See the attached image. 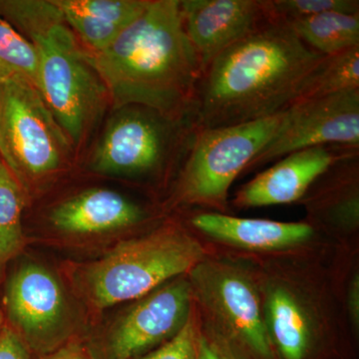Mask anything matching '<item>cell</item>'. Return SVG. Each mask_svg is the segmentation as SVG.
I'll return each instance as SVG.
<instances>
[{
	"mask_svg": "<svg viewBox=\"0 0 359 359\" xmlns=\"http://www.w3.org/2000/svg\"><path fill=\"white\" fill-rule=\"evenodd\" d=\"M325 56L287 21L271 16L202 73L193 106L196 128L233 126L287 110Z\"/></svg>",
	"mask_w": 359,
	"mask_h": 359,
	"instance_id": "1",
	"label": "cell"
},
{
	"mask_svg": "<svg viewBox=\"0 0 359 359\" xmlns=\"http://www.w3.org/2000/svg\"><path fill=\"white\" fill-rule=\"evenodd\" d=\"M88 53L117 109L138 106L167 117L193 116L202 69L179 0H150L113 43Z\"/></svg>",
	"mask_w": 359,
	"mask_h": 359,
	"instance_id": "2",
	"label": "cell"
},
{
	"mask_svg": "<svg viewBox=\"0 0 359 359\" xmlns=\"http://www.w3.org/2000/svg\"><path fill=\"white\" fill-rule=\"evenodd\" d=\"M204 248L188 231L168 226L124 241L73 275L82 299L97 311L136 301L205 261Z\"/></svg>",
	"mask_w": 359,
	"mask_h": 359,
	"instance_id": "3",
	"label": "cell"
},
{
	"mask_svg": "<svg viewBox=\"0 0 359 359\" xmlns=\"http://www.w3.org/2000/svg\"><path fill=\"white\" fill-rule=\"evenodd\" d=\"M28 41L39 54L37 89L71 143H79L109 99L88 51L65 20Z\"/></svg>",
	"mask_w": 359,
	"mask_h": 359,
	"instance_id": "4",
	"label": "cell"
},
{
	"mask_svg": "<svg viewBox=\"0 0 359 359\" xmlns=\"http://www.w3.org/2000/svg\"><path fill=\"white\" fill-rule=\"evenodd\" d=\"M283 112L233 126L197 129L180 176L182 204L224 211L233 182L275 136Z\"/></svg>",
	"mask_w": 359,
	"mask_h": 359,
	"instance_id": "5",
	"label": "cell"
},
{
	"mask_svg": "<svg viewBox=\"0 0 359 359\" xmlns=\"http://www.w3.org/2000/svg\"><path fill=\"white\" fill-rule=\"evenodd\" d=\"M71 144L34 85L0 81V161L21 187L57 172Z\"/></svg>",
	"mask_w": 359,
	"mask_h": 359,
	"instance_id": "6",
	"label": "cell"
},
{
	"mask_svg": "<svg viewBox=\"0 0 359 359\" xmlns=\"http://www.w3.org/2000/svg\"><path fill=\"white\" fill-rule=\"evenodd\" d=\"M4 308L14 332L39 351L55 346L74 325L62 283L50 269L34 262L21 264L7 280Z\"/></svg>",
	"mask_w": 359,
	"mask_h": 359,
	"instance_id": "7",
	"label": "cell"
},
{
	"mask_svg": "<svg viewBox=\"0 0 359 359\" xmlns=\"http://www.w3.org/2000/svg\"><path fill=\"white\" fill-rule=\"evenodd\" d=\"M359 147V89L309 99L283 111L278 131L248 169L304 149Z\"/></svg>",
	"mask_w": 359,
	"mask_h": 359,
	"instance_id": "8",
	"label": "cell"
},
{
	"mask_svg": "<svg viewBox=\"0 0 359 359\" xmlns=\"http://www.w3.org/2000/svg\"><path fill=\"white\" fill-rule=\"evenodd\" d=\"M111 120L92 158L97 173L142 176L165 164L175 143V124L184 118L167 117L148 108H122Z\"/></svg>",
	"mask_w": 359,
	"mask_h": 359,
	"instance_id": "9",
	"label": "cell"
},
{
	"mask_svg": "<svg viewBox=\"0 0 359 359\" xmlns=\"http://www.w3.org/2000/svg\"><path fill=\"white\" fill-rule=\"evenodd\" d=\"M192 283L176 278L136 299L108 327L104 337L107 359H134L186 325L192 311Z\"/></svg>",
	"mask_w": 359,
	"mask_h": 359,
	"instance_id": "10",
	"label": "cell"
},
{
	"mask_svg": "<svg viewBox=\"0 0 359 359\" xmlns=\"http://www.w3.org/2000/svg\"><path fill=\"white\" fill-rule=\"evenodd\" d=\"M192 287L229 334L261 359H273L271 337L254 283L244 271L202 262L191 271Z\"/></svg>",
	"mask_w": 359,
	"mask_h": 359,
	"instance_id": "11",
	"label": "cell"
},
{
	"mask_svg": "<svg viewBox=\"0 0 359 359\" xmlns=\"http://www.w3.org/2000/svg\"><path fill=\"white\" fill-rule=\"evenodd\" d=\"M180 6L202 73L222 52L271 18L268 1L262 0H184Z\"/></svg>",
	"mask_w": 359,
	"mask_h": 359,
	"instance_id": "12",
	"label": "cell"
},
{
	"mask_svg": "<svg viewBox=\"0 0 359 359\" xmlns=\"http://www.w3.org/2000/svg\"><path fill=\"white\" fill-rule=\"evenodd\" d=\"M354 155L355 151L337 152L327 146L290 153L245 184L238 191L233 204L240 208H257L297 202L316 180Z\"/></svg>",
	"mask_w": 359,
	"mask_h": 359,
	"instance_id": "13",
	"label": "cell"
},
{
	"mask_svg": "<svg viewBox=\"0 0 359 359\" xmlns=\"http://www.w3.org/2000/svg\"><path fill=\"white\" fill-rule=\"evenodd\" d=\"M143 218L139 205L108 189L85 191L61 203L50 215L51 224L71 235L110 233L134 226Z\"/></svg>",
	"mask_w": 359,
	"mask_h": 359,
	"instance_id": "14",
	"label": "cell"
},
{
	"mask_svg": "<svg viewBox=\"0 0 359 359\" xmlns=\"http://www.w3.org/2000/svg\"><path fill=\"white\" fill-rule=\"evenodd\" d=\"M88 52L103 50L147 8L150 0H54Z\"/></svg>",
	"mask_w": 359,
	"mask_h": 359,
	"instance_id": "15",
	"label": "cell"
},
{
	"mask_svg": "<svg viewBox=\"0 0 359 359\" xmlns=\"http://www.w3.org/2000/svg\"><path fill=\"white\" fill-rule=\"evenodd\" d=\"M198 230L217 240L250 250H280L306 242L313 228L304 223H283L263 219L203 212L192 219Z\"/></svg>",
	"mask_w": 359,
	"mask_h": 359,
	"instance_id": "16",
	"label": "cell"
},
{
	"mask_svg": "<svg viewBox=\"0 0 359 359\" xmlns=\"http://www.w3.org/2000/svg\"><path fill=\"white\" fill-rule=\"evenodd\" d=\"M285 21L299 39L325 56L359 45V13H327Z\"/></svg>",
	"mask_w": 359,
	"mask_h": 359,
	"instance_id": "17",
	"label": "cell"
},
{
	"mask_svg": "<svg viewBox=\"0 0 359 359\" xmlns=\"http://www.w3.org/2000/svg\"><path fill=\"white\" fill-rule=\"evenodd\" d=\"M269 330L278 351L285 359H304L311 341L306 314L285 289L273 290L269 297Z\"/></svg>",
	"mask_w": 359,
	"mask_h": 359,
	"instance_id": "18",
	"label": "cell"
},
{
	"mask_svg": "<svg viewBox=\"0 0 359 359\" xmlns=\"http://www.w3.org/2000/svg\"><path fill=\"white\" fill-rule=\"evenodd\" d=\"M359 89V45L325 56L304 80L294 103Z\"/></svg>",
	"mask_w": 359,
	"mask_h": 359,
	"instance_id": "19",
	"label": "cell"
},
{
	"mask_svg": "<svg viewBox=\"0 0 359 359\" xmlns=\"http://www.w3.org/2000/svg\"><path fill=\"white\" fill-rule=\"evenodd\" d=\"M23 204L22 187L0 161V276L25 244Z\"/></svg>",
	"mask_w": 359,
	"mask_h": 359,
	"instance_id": "20",
	"label": "cell"
},
{
	"mask_svg": "<svg viewBox=\"0 0 359 359\" xmlns=\"http://www.w3.org/2000/svg\"><path fill=\"white\" fill-rule=\"evenodd\" d=\"M39 54L32 42L0 16V81L21 80L37 88Z\"/></svg>",
	"mask_w": 359,
	"mask_h": 359,
	"instance_id": "21",
	"label": "cell"
},
{
	"mask_svg": "<svg viewBox=\"0 0 359 359\" xmlns=\"http://www.w3.org/2000/svg\"><path fill=\"white\" fill-rule=\"evenodd\" d=\"M268 6L271 16L285 20L327 13H359L358 0H271Z\"/></svg>",
	"mask_w": 359,
	"mask_h": 359,
	"instance_id": "22",
	"label": "cell"
},
{
	"mask_svg": "<svg viewBox=\"0 0 359 359\" xmlns=\"http://www.w3.org/2000/svg\"><path fill=\"white\" fill-rule=\"evenodd\" d=\"M199 332L191 314L183 328L162 346L134 359H197Z\"/></svg>",
	"mask_w": 359,
	"mask_h": 359,
	"instance_id": "23",
	"label": "cell"
},
{
	"mask_svg": "<svg viewBox=\"0 0 359 359\" xmlns=\"http://www.w3.org/2000/svg\"><path fill=\"white\" fill-rule=\"evenodd\" d=\"M0 359H30L25 341L6 325L0 330Z\"/></svg>",
	"mask_w": 359,
	"mask_h": 359,
	"instance_id": "24",
	"label": "cell"
},
{
	"mask_svg": "<svg viewBox=\"0 0 359 359\" xmlns=\"http://www.w3.org/2000/svg\"><path fill=\"white\" fill-rule=\"evenodd\" d=\"M197 359H233V353L212 342L204 335L198 339Z\"/></svg>",
	"mask_w": 359,
	"mask_h": 359,
	"instance_id": "25",
	"label": "cell"
},
{
	"mask_svg": "<svg viewBox=\"0 0 359 359\" xmlns=\"http://www.w3.org/2000/svg\"><path fill=\"white\" fill-rule=\"evenodd\" d=\"M46 359H90L83 349L76 344L62 347L59 351L51 354Z\"/></svg>",
	"mask_w": 359,
	"mask_h": 359,
	"instance_id": "26",
	"label": "cell"
},
{
	"mask_svg": "<svg viewBox=\"0 0 359 359\" xmlns=\"http://www.w3.org/2000/svg\"><path fill=\"white\" fill-rule=\"evenodd\" d=\"M349 309H351V318H353L354 325L358 327L359 323V282L358 276L354 278L351 287V294H349Z\"/></svg>",
	"mask_w": 359,
	"mask_h": 359,
	"instance_id": "27",
	"label": "cell"
},
{
	"mask_svg": "<svg viewBox=\"0 0 359 359\" xmlns=\"http://www.w3.org/2000/svg\"><path fill=\"white\" fill-rule=\"evenodd\" d=\"M4 314H2L1 311H0V330H1L2 327H4Z\"/></svg>",
	"mask_w": 359,
	"mask_h": 359,
	"instance_id": "28",
	"label": "cell"
},
{
	"mask_svg": "<svg viewBox=\"0 0 359 359\" xmlns=\"http://www.w3.org/2000/svg\"><path fill=\"white\" fill-rule=\"evenodd\" d=\"M233 359H237V358H236L235 354L233 353Z\"/></svg>",
	"mask_w": 359,
	"mask_h": 359,
	"instance_id": "29",
	"label": "cell"
}]
</instances>
